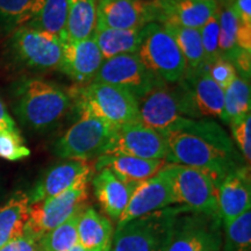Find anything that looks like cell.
<instances>
[{"label":"cell","instance_id":"ac0fdd59","mask_svg":"<svg viewBox=\"0 0 251 251\" xmlns=\"http://www.w3.org/2000/svg\"><path fill=\"white\" fill-rule=\"evenodd\" d=\"M157 24L200 29L219 8L216 0H156Z\"/></svg>","mask_w":251,"mask_h":251},{"label":"cell","instance_id":"9c48e42d","mask_svg":"<svg viewBox=\"0 0 251 251\" xmlns=\"http://www.w3.org/2000/svg\"><path fill=\"white\" fill-rule=\"evenodd\" d=\"M221 219L183 206L176 216L165 251H222Z\"/></svg>","mask_w":251,"mask_h":251},{"label":"cell","instance_id":"60d3db41","mask_svg":"<svg viewBox=\"0 0 251 251\" xmlns=\"http://www.w3.org/2000/svg\"><path fill=\"white\" fill-rule=\"evenodd\" d=\"M237 46L240 49L251 52V27L240 24L237 31Z\"/></svg>","mask_w":251,"mask_h":251},{"label":"cell","instance_id":"f546056e","mask_svg":"<svg viewBox=\"0 0 251 251\" xmlns=\"http://www.w3.org/2000/svg\"><path fill=\"white\" fill-rule=\"evenodd\" d=\"M250 79L236 76L225 90V115L227 124L240 120L250 114Z\"/></svg>","mask_w":251,"mask_h":251},{"label":"cell","instance_id":"74e56055","mask_svg":"<svg viewBox=\"0 0 251 251\" xmlns=\"http://www.w3.org/2000/svg\"><path fill=\"white\" fill-rule=\"evenodd\" d=\"M231 7L238 17L240 24L251 27V0H233Z\"/></svg>","mask_w":251,"mask_h":251},{"label":"cell","instance_id":"277c9868","mask_svg":"<svg viewBox=\"0 0 251 251\" xmlns=\"http://www.w3.org/2000/svg\"><path fill=\"white\" fill-rule=\"evenodd\" d=\"M5 48L9 62L21 70L35 74L59 70L63 43L52 34L20 27L8 36Z\"/></svg>","mask_w":251,"mask_h":251},{"label":"cell","instance_id":"4316f807","mask_svg":"<svg viewBox=\"0 0 251 251\" xmlns=\"http://www.w3.org/2000/svg\"><path fill=\"white\" fill-rule=\"evenodd\" d=\"M45 0H0V36H9L36 17Z\"/></svg>","mask_w":251,"mask_h":251},{"label":"cell","instance_id":"e0dca14e","mask_svg":"<svg viewBox=\"0 0 251 251\" xmlns=\"http://www.w3.org/2000/svg\"><path fill=\"white\" fill-rule=\"evenodd\" d=\"M180 81L186 87L200 119L218 118L227 124L225 91L209 76L207 65L200 70H186Z\"/></svg>","mask_w":251,"mask_h":251},{"label":"cell","instance_id":"f35d334b","mask_svg":"<svg viewBox=\"0 0 251 251\" xmlns=\"http://www.w3.org/2000/svg\"><path fill=\"white\" fill-rule=\"evenodd\" d=\"M0 251H39V246L31 238L23 236L5 244L4 247L0 248Z\"/></svg>","mask_w":251,"mask_h":251},{"label":"cell","instance_id":"7a4b0ae2","mask_svg":"<svg viewBox=\"0 0 251 251\" xmlns=\"http://www.w3.org/2000/svg\"><path fill=\"white\" fill-rule=\"evenodd\" d=\"M12 101L21 125L39 133L55 129L74 105L70 91L40 77L19 79L12 89Z\"/></svg>","mask_w":251,"mask_h":251},{"label":"cell","instance_id":"52a82bcc","mask_svg":"<svg viewBox=\"0 0 251 251\" xmlns=\"http://www.w3.org/2000/svg\"><path fill=\"white\" fill-rule=\"evenodd\" d=\"M140 121L163 134L183 118L200 119L184 84L156 87L140 100Z\"/></svg>","mask_w":251,"mask_h":251},{"label":"cell","instance_id":"484cf974","mask_svg":"<svg viewBox=\"0 0 251 251\" xmlns=\"http://www.w3.org/2000/svg\"><path fill=\"white\" fill-rule=\"evenodd\" d=\"M97 2L98 0H69L67 40L81 41L93 36L97 28Z\"/></svg>","mask_w":251,"mask_h":251},{"label":"cell","instance_id":"e575fe53","mask_svg":"<svg viewBox=\"0 0 251 251\" xmlns=\"http://www.w3.org/2000/svg\"><path fill=\"white\" fill-rule=\"evenodd\" d=\"M200 36L205 56V64L209 65L220 57L219 55V8L214 15L200 28Z\"/></svg>","mask_w":251,"mask_h":251},{"label":"cell","instance_id":"8992f818","mask_svg":"<svg viewBox=\"0 0 251 251\" xmlns=\"http://www.w3.org/2000/svg\"><path fill=\"white\" fill-rule=\"evenodd\" d=\"M90 177L91 175L85 176L74 186L57 196L30 203L29 218L24 236L39 242L41 237L64 224L72 215L83 211L89 198L87 184Z\"/></svg>","mask_w":251,"mask_h":251},{"label":"cell","instance_id":"8d00e7d4","mask_svg":"<svg viewBox=\"0 0 251 251\" xmlns=\"http://www.w3.org/2000/svg\"><path fill=\"white\" fill-rule=\"evenodd\" d=\"M207 70H208L212 79L224 91L230 85L231 81L237 76V71L234 65L221 57H219L212 64L207 65Z\"/></svg>","mask_w":251,"mask_h":251},{"label":"cell","instance_id":"3957f363","mask_svg":"<svg viewBox=\"0 0 251 251\" xmlns=\"http://www.w3.org/2000/svg\"><path fill=\"white\" fill-rule=\"evenodd\" d=\"M74 107L118 129L140 121V101L129 91L103 83H89L70 90Z\"/></svg>","mask_w":251,"mask_h":251},{"label":"cell","instance_id":"ba28073f","mask_svg":"<svg viewBox=\"0 0 251 251\" xmlns=\"http://www.w3.org/2000/svg\"><path fill=\"white\" fill-rule=\"evenodd\" d=\"M142 31L137 55L146 68L165 84L179 83L185 76L187 65L174 37L157 23L146 25Z\"/></svg>","mask_w":251,"mask_h":251},{"label":"cell","instance_id":"4fadbf2b","mask_svg":"<svg viewBox=\"0 0 251 251\" xmlns=\"http://www.w3.org/2000/svg\"><path fill=\"white\" fill-rule=\"evenodd\" d=\"M103 155H127L165 161L168 142L159 131L137 122L115 129Z\"/></svg>","mask_w":251,"mask_h":251},{"label":"cell","instance_id":"6da1fadb","mask_svg":"<svg viewBox=\"0 0 251 251\" xmlns=\"http://www.w3.org/2000/svg\"><path fill=\"white\" fill-rule=\"evenodd\" d=\"M168 164L199 169L218 184L230 172L247 165L227 131L213 120L183 118L165 133Z\"/></svg>","mask_w":251,"mask_h":251},{"label":"cell","instance_id":"30bf717a","mask_svg":"<svg viewBox=\"0 0 251 251\" xmlns=\"http://www.w3.org/2000/svg\"><path fill=\"white\" fill-rule=\"evenodd\" d=\"M114 131L115 128L98 118L80 115L56 141L52 150L61 158L87 162L105 153Z\"/></svg>","mask_w":251,"mask_h":251},{"label":"cell","instance_id":"836d02e7","mask_svg":"<svg viewBox=\"0 0 251 251\" xmlns=\"http://www.w3.org/2000/svg\"><path fill=\"white\" fill-rule=\"evenodd\" d=\"M30 155L20 130L0 133V157L6 161H20Z\"/></svg>","mask_w":251,"mask_h":251},{"label":"cell","instance_id":"2e32d148","mask_svg":"<svg viewBox=\"0 0 251 251\" xmlns=\"http://www.w3.org/2000/svg\"><path fill=\"white\" fill-rule=\"evenodd\" d=\"M59 70L78 84L85 85L93 80L103 58L94 37L81 41H63Z\"/></svg>","mask_w":251,"mask_h":251},{"label":"cell","instance_id":"9a60e30c","mask_svg":"<svg viewBox=\"0 0 251 251\" xmlns=\"http://www.w3.org/2000/svg\"><path fill=\"white\" fill-rule=\"evenodd\" d=\"M171 181L164 169L149 179L137 184L129 202L118 221V227L149 213L176 205Z\"/></svg>","mask_w":251,"mask_h":251},{"label":"cell","instance_id":"d590c367","mask_svg":"<svg viewBox=\"0 0 251 251\" xmlns=\"http://www.w3.org/2000/svg\"><path fill=\"white\" fill-rule=\"evenodd\" d=\"M235 144L242 152L244 162L250 166L251 161V115L229 124Z\"/></svg>","mask_w":251,"mask_h":251},{"label":"cell","instance_id":"d6a6232c","mask_svg":"<svg viewBox=\"0 0 251 251\" xmlns=\"http://www.w3.org/2000/svg\"><path fill=\"white\" fill-rule=\"evenodd\" d=\"M225 226V251H251V212Z\"/></svg>","mask_w":251,"mask_h":251},{"label":"cell","instance_id":"603a6c76","mask_svg":"<svg viewBox=\"0 0 251 251\" xmlns=\"http://www.w3.org/2000/svg\"><path fill=\"white\" fill-rule=\"evenodd\" d=\"M111 220L87 207L80 212L77 221L78 244L87 251H109L113 240Z\"/></svg>","mask_w":251,"mask_h":251},{"label":"cell","instance_id":"f1b7e54d","mask_svg":"<svg viewBox=\"0 0 251 251\" xmlns=\"http://www.w3.org/2000/svg\"><path fill=\"white\" fill-rule=\"evenodd\" d=\"M163 26V25H162ZM174 37L186 62L187 70H200L205 67V56L199 29L179 26H163Z\"/></svg>","mask_w":251,"mask_h":251},{"label":"cell","instance_id":"83f0119b","mask_svg":"<svg viewBox=\"0 0 251 251\" xmlns=\"http://www.w3.org/2000/svg\"><path fill=\"white\" fill-rule=\"evenodd\" d=\"M68 12L69 0H45V4L36 17L26 26L52 34L62 41H65Z\"/></svg>","mask_w":251,"mask_h":251},{"label":"cell","instance_id":"5bb4252c","mask_svg":"<svg viewBox=\"0 0 251 251\" xmlns=\"http://www.w3.org/2000/svg\"><path fill=\"white\" fill-rule=\"evenodd\" d=\"M156 0H98L96 29H134L156 23Z\"/></svg>","mask_w":251,"mask_h":251},{"label":"cell","instance_id":"d6986e66","mask_svg":"<svg viewBox=\"0 0 251 251\" xmlns=\"http://www.w3.org/2000/svg\"><path fill=\"white\" fill-rule=\"evenodd\" d=\"M250 207V166L243 165L226 176L218 186V209L221 222L230 224L249 211Z\"/></svg>","mask_w":251,"mask_h":251},{"label":"cell","instance_id":"cb8c5ba5","mask_svg":"<svg viewBox=\"0 0 251 251\" xmlns=\"http://www.w3.org/2000/svg\"><path fill=\"white\" fill-rule=\"evenodd\" d=\"M29 197L18 191L0 208V248L25 235L29 218Z\"/></svg>","mask_w":251,"mask_h":251},{"label":"cell","instance_id":"ab89813d","mask_svg":"<svg viewBox=\"0 0 251 251\" xmlns=\"http://www.w3.org/2000/svg\"><path fill=\"white\" fill-rule=\"evenodd\" d=\"M18 129L19 128L17 124H15L12 115L8 113L5 102L2 101L1 97H0V133L1 131H12Z\"/></svg>","mask_w":251,"mask_h":251},{"label":"cell","instance_id":"d4e9b609","mask_svg":"<svg viewBox=\"0 0 251 251\" xmlns=\"http://www.w3.org/2000/svg\"><path fill=\"white\" fill-rule=\"evenodd\" d=\"M142 35V28H134V29L105 28V29H96L93 37L105 61L119 55L137 54Z\"/></svg>","mask_w":251,"mask_h":251},{"label":"cell","instance_id":"7c38bea8","mask_svg":"<svg viewBox=\"0 0 251 251\" xmlns=\"http://www.w3.org/2000/svg\"><path fill=\"white\" fill-rule=\"evenodd\" d=\"M92 81L129 91L139 101L150 91L165 85L164 81L146 68L137 54H124L105 59Z\"/></svg>","mask_w":251,"mask_h":251},{"label":"cell","instance_id":"44dd1931","mask_svg":"<svg viewBox=\"0 0 251 251\" xmlns=\"http://www.w3.org/2000/svg\"><path fill=\"white\" fill-rule=\"evenodd\" d=\"M165 164L164 159H144L127 155H101L96 162V170L108 169L126 184H140L158 174Z\"/></svg>","mask_w":251,"mask_h":251},{"label":"cell","instance_id":"ffe728a7","mask_svg":"<svg viewBox=\"0 0 251 251\" xmlns=\"http://www.w3.org/2000/svg\"><path fill=\"white\" fill-rule=\"evenodd\" d=\"M89 175H91V168L87 162L68 159L67 162L59 163L52 166L37 181L31 192L28 194L29 202H39L50 197L57 196Z\"/></svg>","mask_w":251,"mask_h":251},{"label":"cell","instance_id":"7402d4cb","mask_svg":"<svg viewBox=\"0 0 251 251\" xmlns=\"http://www.w3.org/2000/svg\"><path fill=\"white\" fill-rule=\"evenodd\" d=\"M94 194L103 213L119 221L137 184H126L108 169H101L92 181Z\"/></svg>","mask_w":251,"mask_h":251},{"label":"cell","instance_id":"1f68e13d","mask_svg":"<svg viewBox=\"0 0 251 251\" xmlns=\"http://www.w3.org/2000/svg\"><path fill=\"white\" fill-rule=\"evenodd\" d=\"M79 213L72 215L64 224L49 231L37 242L39 251H68L78 243L77 221Z\"/></svg>","mask_w":251,"mask_h":251},{"label":"cell","instance_id":"5b68a950","mask_svg":"<svg viewBox=\"0 0 251 251\" xmlns=\"http://www.w3.org/2000/svg\"><path fill=\"white\" fill-rule=\"evenodd\" d=\"M183 206H170L117 227L109 251H165L176 216Z\"/></svg>","mask_w":251,"mask_h":251},{"label":"cell","instance_id":"8fae6325","mask_svg":"<svg viewBox=\"0 0 251 251\" xmlns=\"http://www.w3.org/2000/svg\"><path fill=\"white\" fill-rule=\"evenodd\" d=\"M163 169L171 181L176 202L191 211L219 215V184L211 175L191 166L168 163Z\"/></svg>","mask_w":251,"mask_h":251},{"label":"cell","instance_id":"4dcf8cb0","mask_svg":"<svg viewBox=\"0 0 251 251\" xmlns=\"http://www.w3.org/2000/svg\"><path fill=\"white\" fill-rule=\"evenodd\" d=\"M219 55L231 63L241 50L237 46L240 20L231 5L219 6Z\"/></svg>","mask_w":251,"mask_h":251},{"label":"cell","instance_id":"b9f144b4","mask_svg":"<svg viewBox=\"0 0 251 251\" xmlns=\"http://www.w3.org/2000/svg\"><path fill=\"white\" fill-rule=\"evenodd\" d=\"M68 251H87V250H85L83 247L80 246V244L77 243V244H75V246L72 248H70V249H69Z\"/></svg>","mask_w":251,"mask_h":251}]
</instances>
